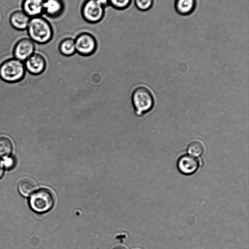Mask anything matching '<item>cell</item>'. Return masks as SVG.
Wrapping results in <instances>:
<instances>
[{
  "label": "cell",
  "mask_w": 249,
  "mask_h": 249,
  "mask_svg": "<svg viewBox=\"0 0 249 249\" xmlns=\"http://www.w3.org/2000/svg\"><path fill=\"white\" fill-rule=\"evenodd\" d=\"M26 31L29 38L39 45L50 42L54 35L51 23L42 16L31 18Z\"/></svg>",
  "instance_id": "cell-1"
},
{
  "label": "cell",
  "mask_w": 249,
  "mask_h": 249,
  "mask_svg": "<svg viewBox=\"0 0 249 249\" xmlns=\"http://www.w3.org/2000/svg\"><path fill=\"white\" fill-rule=\"evenodd\" d=\"M131 101L135 114L138 116H141L150 111L155 103L152 92L144 86L137 87L133 90Z\"/></svg>",
  "instance_id": "cell-2"
},
{
  "label": "cell",
  "mask_w": 249,
  "mask_h": 249,
  "mask_svg": "<svg viewBox=\"0 0 249 249\" xmlns=\"http://www.w3.org/2000/svg\"><path fill=\"white\" fill-rule=\"evenodd\" d=\"M25 71L24 62L14 57L5 60L0 65V78L8 83L20 81Z\"/></svg>",
  "instance_id": "cell-3"
},
{
  "label": "cell",
  "mask_w": 249,
  "mask_h": 249,
  "mask_svg": "<svg viewBox=\"0 0 249 249\" xmlns=\"http://www.w3.org/2000/svg\"><path fill=\"white\" fill-rule=\"evenodd\" d=\"M54 197L47 189H40L31 195L29 204L31 209L37 213H44L50 211L54 204Z\"/></svg>",
  "instance_id": "cell-4"
},
{
  "label": "cell",
  "mask_w": 249,
  "mask_h": 249,
  "mask_svg": "<svg viewBox=\"0 0 249 249\" xmlns=\"http://www.w3.org/2000/svg\"><path fill=\"white\" fill-rule=\"evenodd\" d=\"M105 9L96 0H85L81 5L80 12L85 21L90 24H96L104 18Z\"/></svg>",
  "instance_id": "cell-5"
},
{
  "label": "cell",
  "mask_w": 249,
  "mask_h": 249,
  "mask_svg": "<svg viewBox=\"0 0 249 249\" xmlns=\"http://www.w3.org/2000/svg\"><path fill=\"white\" fill-rule=\"evenodd\" d=\"M74 40L76 52L80 55H92L97 50V40L95 36L90 32H80L74 38Z\"/></svg>",
  "instance_id": "cell-6"
},
{
  "label": "cell",
  "mask_w": 249,
  "mask_h": 249,
  "mask_svg": "<svg viewBox=\"0 0 249 249\" xmlns=\"http://www.w3.org/2000/svg\"><path fill=\"white\" fill-rule=\"evenodd\" d=\"M36 52V44L31 39L24 37L18 40L13 48V55L22 62Z\"/></svg>",
  "instance_id": "cell-7"
},
{
  "label": "cell",
  "mask_w": 249,
  "mask_h": 249,
  "mask_svg": "<svg viewBox=\"0 0 249 249\" xmlns=\"http://www.w3.org/2000/svg\"><path fill=\"white\" fill-rule=\"evenodd\" d=\"M24 64L26 71L32 74L37 75L45 71L47 61L44 54L36 52L24 61Z\"/></svg>",
  "instance_id": "cell-8"
},
{
  "label": "cell",
  "mask_w": 249,
  "mask_h": 249,
  "mask_svg": "<svg viewBox=\"0 0 249 249\" xmlns=\"http://www.w3.org/2000/svg\"><path fill=\"white\" fill-rule=\"evenodd\" d=\"M65 9L64 0H44L43 15L52 19L59 18Z\"/></svg>",
  "instance_id": "cell-9"
},
{
  "label": "cell",
  "mask_w": 249,
  "mask_h": 249,
  "mask_svg": "<svg viewBox=\"0 0 249 249\" xmlns=\"http://www.w3.org/2000/svg\"><path fill=\"white\" fill-rule=\"evenodd\" d=\"M177 167L182 174L191 175L198 170L199 167V161L195 157L189 155H184L178 159Z\"/></svg>",
  "instance_id": "cell-10"
},
{
  "label": "cell",
  "mask_w": 249,
  "mask_h": 249,
  "mask_svg": "<svg viewBox=\"0 0 249 249\" xmlns=\"http://www.w3.org/2000/svg\"><path fill=\"white\" fill-rule=\"evenodd\" d=\"M44 0H22L21 10L30 18L43 15Z\"/></svg>",
  "instance_id": "cell-11"
},
{
  "label": "cell",
  "mask_w": 249,
  "mask_h": 249,
  "mask_svg": "<svg viewBox=\"0 0 249 249\" xmlns=\"http://www.w3.org/2000/svg\"><path fill=\"white\" fill-rule=\"evenodd\" d=\"M30 18L21 10H16L10 15L9 21L11 26L18 31L26 30Z\"/></svg>",
  "instance_id": "cell-12"
},
{
  "label": "cell",
  "mask_w": 249,
  "mask_h": 249,
  "mask_svg": "<svg viewBox=\"0 0 249 249\" xmlns=\"http://www.w3.org/2000/svg\"><path fill=\"white\" fill-rule=\"evenodd\" d=\"M176 12L182 16L192 14L196 9V0H175L174 3Z\"/></svg>",
  "instance_id": "cell-13"
},
{
  "label": "cell",
  "mask_w": 249,
  "mask_h": 249,
  "mask_svg": "<svg viewBox=\"0 0 249 249\" xmlns=\"http://www.w3.org/2000/svg\"><path fill=\"white\" fill-rule=\"evenodd\" d=\"M58 48L60 53L65 56H72L76 53L74 38L71 37L62 39Z\"/></svg>",
  "instance_id": "cell-14"
},
{
  "label": "cell",
  "mask_w": 249,
  "mask_h": 249,
  "mask_svg": "<svg viewBox=\"0 0 249 249\" xmlns=\"http://www.w3.org/2000/svg\"><path fill=\"white\" fill-rule=\"evenodd\" d=\"M35 182L31 179L25 178L21 179L18 184V190L19 193L25 197L31 195L36 189Z\"/></svg>",
  "instance_id": "cell-15"
},
{
  "label": "cell",
  "mask_w": 249,
  "mask_h": 249,
  "mask_svg": "<svg viewBox=\"0 0 249 249\" xmlns=\"http://www.w3.org/2000/svg\"><path fill=\"white\" fill-rule=\"evenodd\" d=\"M14 151L13 144L10 139L0 137V159L12 155Z\"/></svg>",
  "instance_id": "cell-16"
},
{
  "label": "cell",
  "mask_w": 249,
  "mask_h": 249,
  "mask_svg": "<svg viewBox=\"0 0 249 249\" xmlns=\"http://www.w3.org/2000/svg\"><path fill=\"white\" fill-rule=\"evenodd\" d=\"M188 153L193 156L198 157L204 153V147L201 142L198 141H194L190 142L188 146Z\"/></svg>",
  "instance_id": "cell-17"
},
{
  "label": "cell",
  "mask_w": 249,
  "mask_h": 249,
  "mask_svg": "<svg viewBox=\"0 0 249 249\" xmlns=\"http://www.w3.org/2000/svg\"><path fill=\"white\" fill-rule=\"evenodd\" d=\"M132 0H109V6L117 10H124L128 8Z\"/></svg>",
  "instance_id": "cell-18"
},
{
  "label": "cell",
  "mask_w": 249,
  "mask_h": 249,
  "mask_svg": "<svg viewBox=\"0 0 249 249\" xmlns=\"http://www.w3.org/2000/svg\"><path fill=\"white\" fill-rule=\"evenodd\" d=\"M154 3V0H134L136 8L142 12H146L151 9Z\"/></svg>",
  "instance_id": "cell-19"
},
{
  "label": "cell",
  "mask_w": 249,
  "mask_h": 249,
  "mask_svg": "<svg viewBox=\"0 0 249 249\" xmlns=\"http://www.w3.org/2000/svg\"><path fill=\"white\" fill-rule=\"evenodd\" d=\"M1 160L4 167L10 169L14 166L15 160L14 158L12 155L1 159Z\"/></svg>",
  "instance_id": "cell-20"
},
{
  "label": "cell",
  "mask_w": 249,
  "mask_h": 249,
  "mask_svg": "<svg viewBox=\"0 0 249 249\" xmlns=\"http://www.w3.org/2000/svg\"><path fill=\"white\" fill-rule=\"evenodd\" d=\"M96 0L105 8L109 6V0Z\"/></svg>",
  "instance_id": "cell-21"
},
{
  "label": "cell",
  "mask_w": 249,
  "mask_h": 249,
  "mask_svg": "<svg viewBox=\"0 0 249 249\" xmlns=\"http://www.w3.org/2000/svg\"><path fill=\"white\" fill-rule=\"evenodd\" d=\"M4 172V166L2 160L0 159V178L2 177Z\"/></svg>",
  "instance_id": "cell-22"
},
{
  "label": "cell",
  "mask_w": 249,
  "mask_h": 249,
  "mask_svg": "<svg viewBox=\"0 0 249 249\" xmlns=\"http://www.w3.org/2000/svg\"><path fill=\"white\" fill-rule=\"evenodd\" d=\"M113 249H125V248L122 247H117L114 248Z\"/></svg>",
  "instance_id": "cell-23"
}]
</instances>
